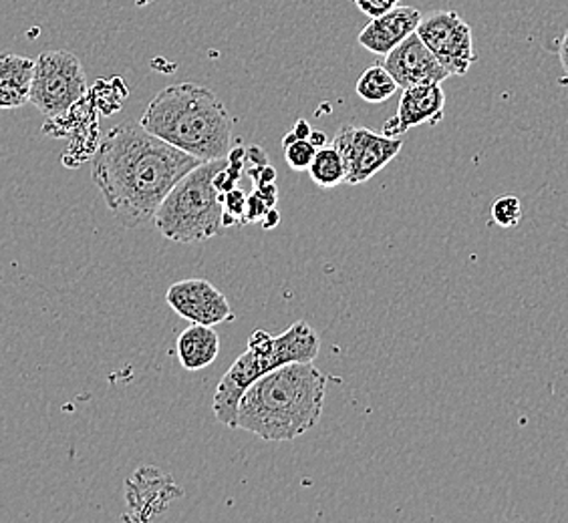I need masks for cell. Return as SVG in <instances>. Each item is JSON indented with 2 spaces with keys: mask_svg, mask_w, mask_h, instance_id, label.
Wrapping results in <instances>:
<instances>
[{
  "mask_svg": "<svg viewBox=\"0 0 568 523\" xmlns=\"http://www.w3.org/2000/svg\"><path fill=\"white\" fill-rule=\"evenodd\" d=\"M200 164L140 123H128L113 127L99 145L93 182L121 226L140 228L152 222L172 187Z\"/></svg>",
  "mask_w": 568,
  "mask_h": 523,
  "instance_id": "cell-1",
  "label": "cell"
},
{
  "mask_svg": "<svg viewBox=\"0 0 568 523\" xmlns=\"http://www.w3.org/2000/svg\"><path fill=\"white\" fill-rule=\"evenodd\" d=\"M327 377L313 362H291L264 372L242 394L234 429L271 443L295 441L317 425Z\"/></svg>",
  "mask_w": 568,
  "mask_h": 523,
  "instance_id": "cell-2",
  "label": "cell"
},
{
  "mask_svg": "<svg viewBox=\"0 0 568 523\" xmlns=\"http://www.w3.org/2000/svg\"><path fill=\"white\" fill-rule=\"evenodd\" d=\"M140 125L200 162L224 160L232 152V115L210 89L196 83H178L160 91Z\"/></svg>",
  "mask_w": 568,
  "mask_h": 523,
  "instance_id": "cell-3",
  "label": "cell"
},
{
  "mask_svg": "<svg viewBox=\"0 0 568 523\" xmlns=\"http://www.w3.org/2000/svg\"><path fill=\"white\" fill-rule=\"evenodd\" d=\"M226 164L229 157L202 162L172 187L152 219L165 240L196 244L219 236L224 206L214 177Z\"/></svg>",
  "mask_w": 568,
  "mask_h": 523,
  "instance_id": "cell-4",
  "label": "cell"
},
{
  "mask_svg": "<svg viewBox=\"0 0 568 523\" xmlns=\"http://www.w3.org/2000/svg\"><path fill=\"white\" fill-rule=\"evenodd\" d=\"M88 95L85 69L69 51H43L34 59L31 103L47 120H59Z\"/></svg>",
  "mask_w": 568,
  "mask_h": 523,
  "instance_id": "cell-5",
  "label": "cell"
},
{
  "mask_svg": "<svg viewBox=\"0 0 568 523\" xmlns=\"http://www.w3.org/2000/svg\"><path fill=\"white\" fill-rule=\"evenodd\" d=\"M345 162V182L357 186L369 182L373 175L379 174L385 165L399 155L404 147L402 137H389L385 133L345 125L333 137V143Z\"/></svg>",
  "mask_w": 568,
  "mask_h": 523,
  "instance_id": "cell-6",
  "label": "cell"
},
{
  "mask_svg": "<svg viewBox=\"0 0 568 523\" xmlns=\"http://www.w3.org/2000/svg\"><path fill=\"white\" fill-rule=\"evenodd\" d=\"M416 33L449 75L464 76L478 61L468 22L456 11H436L417 24Z\"/></svg>",
  "mask_w": 568,
  "mask_h": 523,
  "instance_id": "cell-7",
  "label": "cell"
},
{
  "mask_svg": "<svg viewBox=\"0 0 568 523\" xmlns=\"http://www.w3.org/2000/svg\"><path fill=\"white\" fill-rule=\"evenodd\" d=\"M165 300L175 315H180L190 325L216 327L234 320V312L226 296L222 295L214 284L202 278L172 284L168 288Z\"/></svg>",
  "mask_w": 568,
  "mask_h": 523,
  "instance_id": "cell-8",
  "label": "cell"
},
{
  "mask_svg": "<svg viewBox=\"0 0 568 523\" xmlns=\"http://www.w3.org/2000/svg\"><path fill=\"white\" fill-rule=\"evenodd\" d=\"M383 65L394 75L399 89L444 83L452 76L417 33L409 34L404 43L397 44L394 51L385 57Z\"/></svg>",
  "mask_w": 568,
  "mask_h": 523,
  "instance_id": "cell-9",
  "label": "cell"
},
{
  "mask_svg": "<svg viewBox=\"0 0 568 523\" xmlns=\"http://www.w3.org/2000/svg\"><path fill=\"white\" fill-rule=\"evenodd\" d=\"M444 111L446 93L442 89V83H426L404 89L397 113L385 123L382 133L389 137H402L417 125H437L444 120Z\"/></svg>",
  "mask_w": 568,
  "mask_h": 523,
  "instance_id": "cell-10",
  "label": "cell"
},
{
  "mask_svg": "<svg viewBox=\"0 0 568 523\" xmlns=\"http://www.w3.org/2000/svg\"><path fill=\"white\" fill-rule=\"evenodd\" d=\"M180 495L182 491L175 488L174 480L160 469H138L125 488V500L132 513L123 515V520L145 522L153 515L165 512L170 502H174Z\"/></svg>",
  "mask_w": 568,
  "mask_h": 523,
  "instance_id": "cell-11",
  "label": "cell"
},
{
  "mask_svg": "<svg viewBox=\"0 0 568 523\" xmlns=\"http://www.w3.org/2000/svg\"><path fill=\"white\" fill-rule=\"evenodd\" d=\"M263 375V365L251 349H246V352H242L241 357L232 362V367L220 381L216 394H214V404H212L219 423L234 429L242 394L246 392L252 382L258 381Z\"/></svg>",
  "mask_w": 568,
  "mask_h": 523,
  "instance_id": "cell-12",
  "label": "cell"
},
{
  "mask_svg": "<svg viewBox=\"0 0 568 523\" xmlns=\"http://www.w3.org/2000/svg\"><path fill=\"white\" fill-rule=\"evenodd\" d=\"M422 12L416 7H395L369 24L359 33L361 47L372 51L375 55L387 57L395 47L404 43L412 33H416L417 24L422 22Z\"/></svg>",
  "mask_w": 568,
  "mask_h": 523,
  "instance_id": "cell-13",
  "label": "cell"
},
{
  "mask_svg": "<svg viewBox=\"0 0 568 523\" xmlns=\"http://www.w3.org/2000/svg\"><path fill=\"white\" fill-rule=\"evenodd\" d=\"M34 59L14 53L0 55V110H21L31 103Z\"/></svg>",
  "mask_w": 568,
  "mask_h": 523,
  "instance_id": "cell-14",
  "label": "cell"
},
{
  "mask_svg": "<svg viewBox=\"0 0 568 523\" xmlns=\"http://www.w3.org/2000/svg\"><path fill=\"white\" fill-rule=\"evenodd\" d=\"M220 352V338L216 330L204 325L187 327L175 345V355L186 371H202L210 367Z\"/></svg>",
  "mask_w": 568,
  "mask_h": 523,
  "instance_id": "cell-15",
  "label": "cell"
},
{
  "mask_svg": "<svg viewBox=\"0 0 568 523\" xmlns=\"http://www.w3.org/2000/svg\"><path fill=\"white\" fill-rule=\"evenodd\" d=\"M311 180L323 189L328 187H337L345 182V162L337 152L335 145H323L318 147L317 155L313 160V164L308 167Z\"/></svg>",
  "mask_w": 568,
  "mask_h": 523,
  "instance_id": "cell-16",
  "label": "cell"
},
{
  "mask_svg": "<svg viewBox=\"0 0 568 523\" xmlns=\"http://www.w3.org/2000/svg\"><path fill=\"white\" fill-rule=\"evenodd\" d=\"M397 81L394 75L385 69V65H373L361 73L357 81V95L367 103H385L397 93Z\"/></svg>",
  "mask_w": 568,
  "mask_h": 523,
  "instance_id": "cell-17",
  "label": "cell"
},
{
  "mask_svg": "<svg viewBox=\"0 0 568 523\" xmlns=\"http://www.w3.org/2000/svg\"><path fill=\"white\" fill-rule=\"evenodd\" d=\"M283 150L286 164L293 172H308L318 152L317 143L311 137H296L293 131L284 137Z\"/></svg>",
  "mask_w": 568,
  "mask_h": 523,
  "instance_id": "cell-18",
  "label": "cell"
},
{
  "mask_svg": "<svg viewBox=\"0 0 568 523\" xmlns=\"http://www.w3.org/2000/svg\"><path fill=\"white\" fill-rule=\"evenodd\" d=\"M493 219L500 228H516L523 219V204L516 196L498 197L493 204Z\"/></svg>",
  "mask_w": 568,
  "mask_h": 523,
  "instance_id": "cell-19",
  "label": "cell"
},
{
  "mask_svg": "<svg viewBox=\"0 0 568 523\" xmlns=\"http://www.w3.org/2000/svg\"><path fill=\"white\" fill-rule=\"evenodd\" d=\"M246 199L248 197L244 196V192L239 189V187H234V189H230L226 194H222V206H224V226H232V224H236V219L242 218V224H246L244 222V214H246Z\"/></svg>",
  "mask_w": 568,
  "mask_h": 523,
  "instance_id": "cell-20",
  "label": "cell"
},
{
  "mask_svg": "<svg viewBox=\"0 0 568 523\" xmlns=\"http://www.w3.org/2000/svg\"><path fill=\"white\" fill-rule=\"evenodd\" d=\"M351 2H353L363 14H367L369 19H377V17H382V14L392 11V9H395V7L399 4V0H351Z\"/></svg>",
  "mask_w": 568,
  "mask_h": 523,
  "instance_id": "cell-21",
  "label": "cell"
},
{
  "mask_svg": "<svg viewBox=\"0 0 568 523\" xmlns=\"http://www.w3.org/2000/svg\"><path fill=\"white\" fill-rule=\"evenodd\" d=\"M558 59H560V65H562L565 73L568 75V29L560 37V41H558Z\"/></svg>",
  "mask_w": 568,
  "mask_h": 523,
  "instance_id": "cell-22",
  "label": "cell"
},
{
  "mask_svg": "<svg viewBox=\"0 0 568 523\" xmlns=\"http://www.w3.org/2000/svg\"><path fill=\"white\" fill-rule=\"evenodd\" d=\"M293 133H295L296 137H311V125H308V121L301 120L296 121L295 127H293Z\"/></svg>",
  "mask_w": 568,
  "mask_h": 523,
  "instance_id": "cell-23",
  "label": "cell"
},
{
  "mask_svg": "<svg viewBox=\"0 0 568 523\" xmlns=\"http://www.w3.org/2000/svg\"><path fill=\"white\" fill-rule=\"evenodd\" d=\"M276 224H278V212H276V209H268V212H266V216H264L263 218V226L264 228H274V226H276Z\"/></svg>",
  "mask_w": 568,
  "mask_h": 523,
  "instance_id": "cell-24",
  "label": "cell"
},
{
  "mask_svg": "<svg viewBox=\"0 0 568 523\" xmlns=\"http://www.w3.org/2000/svg\"><path fill=\"white\" fill-rule=\"evenodd\" d=\"M311 140L317 143V147L327 145V137H325V133H321V131H313V133H311Z\"/></svg>",
  "mask_w": 568,
  "mask_h": 523,
  "instance_id": "cell-25",
  "label": "cell"
}]
</instances>
